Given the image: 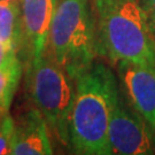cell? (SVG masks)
<instances>
[{"label": "cell", "instance_id": "cell-2", "mask_svg": "<svg viewBox=\"0 0 155 155\" xmlns=\"http://www.w3.org/2000/svg\"><path fill=\"white\" fill-rule=\"evenodd\" d=\"M98 55L155 67V36L139 0H93Z\"/></svg>", "mask_w": 155, "mask_h": 155}, {"label": "cell", "instance_id": "cell-13", "mask_svg": "<svg viewBox=\"0 0 155 155\" xmlns=\"http://www.w3.org/2000/svg\"><path fill=\"white\" fill-rule=\"evenodd\" d=\"M148 18L155 20V0H139Z\"/></svg>", "mask_w": 155, "mask_h": 155}, {"label": "cell", "instance_id": "cell-16", "mask_svg": "<svg viewBox=\"0 0 155 155\" xmlns=\"http://www.w3.org/2000/svg\"><path fill=\"white\" fill-rule=\"evenodd\" d=\"M12 1H17V2H21V0H12Z\"/></svg>", "mask_w": 155, "mask_h": 155}, {"label": "cell", "instance_id": "cell-4", "mask_svg": "<svg viewBox=\"0 0 155 155\" xmlns=\"http://www.w3.org/2000/svg\"><path fill=\"white\" fill-rule=\"evenodd\" d=\"M75 84L76 81L46 53L29 59L25 72L27 93L48 129L64 145H69L68 127L76 93Z\"/></svg>", "mask_w": 155, "mask_h": 155}, {"label": "cell", "instance_id": "cell-5", "mask_svg": "<svg viewBox=\"0 0 155 155\" xmlns=\"http://www.w3.org/2000/svg\"><path fill=\"white\" fill-rule=\"evenodd\" d=\"M150 125L139 113L124 106L121 99L118 100L108 127L111 154H153L154 138Z\"/></svg>", "mask_w": 155, "mask_h": 155}, {"label": "cell", "instance_id": "cell-11", "mask_svg": "<svg viewBox=\"0 0 155 155\" xmlns=\"http://www.w3.org/2000/svg\"><path fill=\"white\" fill-rule=\"evenodd\" d=\"M15 133V122L13 117L7 114L0 127V155L11 154Z\"/></svg>", "mask_w": 155, "mask_h": 155}, {"label": "cell", "instance_id": "cell-9", "mask_svg": "<svg viewBox=\"0 0 155 155\" xmlns=\"http://www.w3.org/2000/svg\"><path fill=\"white\" fill-rule=\"evenodd\" d=\"M22 16L20 2L0 0V43L17 52L22 46Z\"/></svg>", "mask_w": 155, "mask_h": 155}, {"label": "cell", "instance_id": "cell-10", "mask_svg": "<svg viewBox=\"0 0 155 155\" xmlns=\"http://www.w3.org/2000/svg\"><path fill=\"white\" fill-rule=\"evenodd\" d=\"M22 76V64L20 60L0 69V110L8 113L14 94Z\"/></svg>", "mask_w": 155, "mask_h": 155}, {"label": "cell", "instance_id": "cell-17", "mask_svg": "<svg viewBox=\"0 0 155 155\" xmlns=\"http://www.w3.org/2000/svg\"><path fill=\"white\" fill-rule=\"evenodd\" d=\"M153 129H154V131H155V127H153Z\"/></svg>", "mask_w": 155, "mask_h": 155}, {"label": "cell", "instance_id": "cell-15", "mask_svg": "<svg viewBox=\"0 0 155 155\" xmlns=\"http://www.w3.org/2000/svg\"><path fill=\"white\" fill-rule=\"evenodd\" d=\"M150 28H152V31H153V33H154L155 36V20H150Z\"/></svg>", "mask_w": 155, "mask_h": 155}, {"label": "cell", "instance_id": "cell-7", "mask_svg": "<svg viewBox=\"0 0 155 155\" xmlns=\"http://www.w3.org/2000/svg\"><path fill=\"white\" fill-rule=\"evenodd\" d=\"M58 0H21L22 46L28 51L29 59L46 53L51 23Z\"/></svg>", "mask_w": 155, "mask_h": 155}, {"label": "cell", "instance_id": "cell-1", "mask_svg": "<svg viewBox=\"0 0 155 155\" xmlns=\"http://www.w3.org/2000/svg\"><path fill=\"white\" fill-rule=\"evenodd\" d=\"M120 100L118 85L109 68L92 64L76 78L69 117V146L77 154L110 155L108 127Z\"/></svg>", "mask_w": 155, "mask_h": 155}, {"label": "cell", "instance_id": "cell-14", "mask_svg": "<svg viewBox=\"0 0 155 155\" xmlns=\"http://www.w3.org/2000/svg\"><path fill=\"white\" fill-rule=\"evenodd\" d=\"M7 114H8V113H4V111L0 110V127H1V124L4 122V118H5V116Z\"/></svg>", "mask_w": 155, "mask_h": 155}, {"label": "cell", "instance_id": "cell-3", "mask_svg": "<svg viewBox=\"0 0 155 155\" xmlns=\"http://www.w3.org/2000/svg\"><path fill=\"white\" fill-rule=\"evenodd\" d=\"M92 0H59L51 23L46 54L75 81L98 55Z\"/></svg>", "mask_w": 155, "mask_h": 155}, {"label": "cell", "instance_id": "cell-8", "mask_svg": "<svg viewBox=\"0 0 155 155\" xmlns=\"http://www.w3.org/2000/svg\"><path fill=\"white\" fill-rule=\"evenodd\" d=\"M12 155H51L53 154L48 134V125L38 109L32 108L18 123L11 150Z\"/></svg>", "mask_w": 155, "mask_h": 155}, {"label": "cell", "instance_id": "cell-6", "mask_svg": "<svg viewBox=\"0 0 155 155\" xmlns=\"http://www.w3.org/2000/svg\"><path fill=\"white\" fill-rule=\"evenodd\" d=\"M118 77L124 94L134 110L155 127V67L120 61Z\"/></svg>", "mask_w": 155, "mask_h": 155}, {"label": "cell", "instance_id": "cell-12", "mask_svg": "<svg viewBox=\"0 0 155 155\" xmlns=\"http://www.w3.org/2000/svg\"><path fill=\"white\" fill-rule=\"evenodd\" d=\"M17 52L6 48L4 45L0 43V69L9 66L11 63L17 60Z\"/></svg>", "mask_w": 155, "mask_h": 155}]
</instances>
